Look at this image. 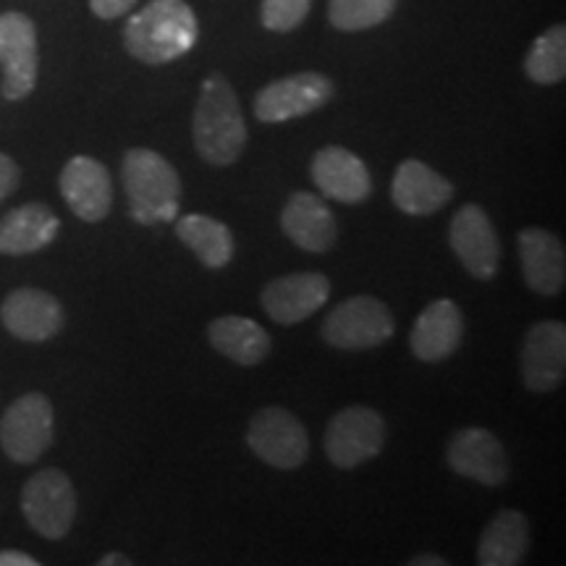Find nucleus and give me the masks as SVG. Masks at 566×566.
Masks as SVG:
<instances>
[{"label": "nucleus", "instance_id": "nucleus-6", "mask_svg": "<svg viewBox=\"0 0 566 566\" xmlns=\"http://www.w3.org/2000/svg\"><path fill=\"white\" fill-rule=\"evenodd\" d=\"M53 405L45 394H24L0 417V449L17 464H34L53 443Z\"/></svg>", "mask_w": 566, "mask_h": 566}, {"label": "nucleus", "instance_id": "nucleus-13", "mask_svg": "<svg viewBox=\"0 0 566 566\" xmlns=\"http://www.w3.org/2000/svg\"><path fill=\"white\" fill-rule=\"evenodd\" d=\"M0 321L13 338L27 344H42L59 336L66 323L61 302L42 289L21 286L0 304Z\"/></svg>", "mask_w": 566, "mask_h": 566}, {"label": "nucleus", "instance_id": "nucleus-27", "mask_svg": "<svg viewBox=\"0 0 566 566\" xmlns=\"http://www.w3.org/2000/svg\"><path fill=\"white\" fill-rule=\"evenodd\" d=\"M399 0H331L328 21L338 32H365L394 17Z\"/></svg>", "mask_w": 566, "mask_h": 566}, {"label": "nucleus", "instance_id": "nucleus-18", "mask_svg": "<svg viewBox=\"0 0 566 566\" xmlns=\"http://www.w3.org/2000/svg\"><path fill=\"white\" fill-rule=\"evenodd\" d=\"M281 229L300 250L323 254L334 250L338 239V223L334 210L321 195L294 192L281 210Z\"/></svg>", "mask_w": 566, "mask_h": 566}, {"label": "nucleus", "instance_id": "nucleus-3", "mask_svg": "<svg viewBox=\"0 0 566 566\" xmlns=\"http://www.w3.org/2000/svg\"><path fill=\"white\" fill-rule=\"evenodd\" d=\"M122 181L132 221L158 226L179 218L181 179L160 153L134 147L124 155Z\"/></svg>", "mask_w": 566, "mask_h": 566}, {"label": "nucleus", "instance_id": "nucleus-20", "mask_svg": "<svg viewBox=\"0 0 566 566\" xmlns=\"http://www.w3.org/2000/svg\"><path fill=\"white\" fill-rule=\"evenodd\" d=\"M520 260L525 283L535 294L558 296L564 292L566 283V252L564 242L554 231L530 229L520 231Z\"/></svg>", "mask_w": 566, "mask_h": 566}, {"label": "nucleus", "instance_id": "nucleus-8", "mask_svg": "<svg viewBox=\"0 0 566 566\" xmlns=\"http://www.w3.org/2000/svg\"><path fill=\"white\" fill-rule=\"evenodd\" d=\"M334 92V82L321 71H300L260 90L254 95V116L263 124L294 122L328 105Z\"/></svg>", "mask_w": 566, "mask_h": 566}, {"label": "nucleus", "instance_id": "nucleus-5", "mask_svg": "<svg viewBox=\"0 0 566 566\" xmlns=\"http://www.w3.org/2000/svg\"><path fill=\"white\" fill-rule=\"evenodd\" d=\"M21 512L34 533L48 541H61L69 535L76 516L74 483L63 470L48 467L21 488Z\"/></svg>", "mask_w": 566, "mask_h": 566}, {"label": "nucleus", "instance_id": "nucleus-31", "mask_svg": "<svg viewBox=\"0 0 566 566\" xmlns=\"http://www.w3.org/2000/svg\"><path fill=\"white\" fill-rule=\"evenodd\" d=\"M40 562L24 551H0V566H38Z\"/></svg>", "mask_w": 566, "mask_h": 566}, {"label": "nucleus", "instance_id": "nucleus-16", "mask_svg": "<svg viewBox=\"0 0 566 566\" xmlns=\"http://www.w3.org/2000/svg\"><path fill=\"white\" fill-rule=\"evenodd\" d=\"M310 176L325 200L359 205L373 192L370 171L363 158L338 145H328L313 155Z\"/></svg>", "mask_w": 566, "mask_h": 566}, {"label": "nucleus", "instance_id": "nucleus-25", "mask_svg": "<svg viewBox=\"0 0 566 566\" xmlns=\"http://www.w3.org/2000/svg\"><path fill=\"white\" fill-rule=\"evenodd\" d=\"M176 237L197 254V260L205 268H212V271H221L229 265L233 252H237V242H233L229 226L210 216H200V212L181 216L176 221Z\"/></svg>", "mask_w": 566, "mask_h": 566}, {"label": "nucleus", "instance_id": "nucleus-21", "mask_svg": "<svg viewBox=\"0 0 566 566\" xmlns=\"http://www.w3.org/2000/svg\"><path fill=\"white\" fill-rule=\"evenodd\" d=\"M464 315L451 300H436L422 310L409 334V349L420 363H443L462 346Z\"/></svg>", "mask_w": 566, "mask_h": 566}, {"label": "nucleus", "instance_id": "nucleus-4", "mask_svg": "<svg viewBox=\"0 0 566 566\" xmlns=\"http://www.w3.org/2000/svg\"><path fill=\"white\" fill-rule=\"evenodd\" d=\"M394 331L396 325L388 304L363 294L336 304L325 315L321 334L325 344H331L334 349L365 352L384 346L394 336Z\"/></svg>", "mask_w": 566, "mask_h": 566}, {"label": "nucleus", "instance_id": "nucleus-19", "mask_svg": "<svg viewBox=\"0 0 566 566\" xmlns=\"http://www.w3.org/2000/svg\"><path fill=\"white\" fill-rule=\"evenodd\" d=\"M454 197V184L430 168L428 163L409 158L396 168L391 200L396 208L412 218H428L441 212Z\"/></svg>", "mask_w": 566, "mask_h": 566}, {"label": "nucleus", "instance_id": "nucleus-30", "mask_svg": "<svg viewBox=\"0 0 566 566\" xmlns=\"http://www.w3.org/2000/svg\"><path fill=\"white\" fill-rule=\"evenodd\" d=\"M137 0H90V9L97 19H118L129 13Z\"/></svg>", "mask_w": 566, "mask_h": 566}, {"label": "nucleus", "instance_id": "nucleus-26", "mask_svg": "<svg viewBox=\"0 0 566 566\" xmlns=\"http://www.w3.org/2000/svg\"><path fill=\"white\" fill-rule=\"evenodd\" d=\"M525 74L530 82L551 84L564 82L566 76V27L554 24L537 38L525 55Z\"/></svg>", "mask_w": 566, "mask_h": 566}, {"label": "nucleus", "instance_id": "nucleus-24", "mask_svg": "<svg viewBox=\"0 0 566 566\" xmlns=\"http://www.w3.org/2000/svg\"><path fill=\"white\" fill-rule=\"evenodd\" d=\"M530 551V522L516 509H504L488 522L478 543L480 566H516Z\"/></svg>", "mask_w": 566, "mask_h": 566}, {"label": "nucleus", "instance_id": "nucleus-23", "mask_svg": "<svg viewBox=\"0 0 566 566\" xmlns=\"http://www.w3.org/2000/svg\"><path fill=\"white\" fill-rule=\"evenodd\" d=\"M208 338L212 349L221 352L231 363L242 367H254L271 354V334L252 317L223 315L208 325Z\"/></svg>", "mask_w": 566, "mask_h": 566}, {"label": "nucleus", "instance_id": "nucleus-33", "mask_svg": "<svg viewBox=\"0 0 566 566\" xmlns=\"http://www.w3.org/2000/svg\"><path fill=\"white\" fill-rule=\"evenodd\" d=\"M132 558L124 556V554H105L101 558V566H129Z\"/></svg>", "mask_w": 566, "mask_h": 566}, {"label": "nucleus", "instance_id": "nucleus-14", "mask_svg": "<svg viewBox=\"0 0 566 566\" xmlns=\"http://www.w3.org/2000/svg\"><path fill=\"white\" fill-rule=\"evenodd\" d=\"M566 378V325L541 321L522 344V380L533 394H551Z\"/></svg>", "mask_w": 566, "mask_h": 566}, {"label": "nucleus", "instance_id": "nucleus-12", "mask_svg": "<svg viewBox=\"0 0 566 566\" xmlns=\"http://www.w3.org/2000/svg\"><path fill=\"white\" fill-rule=\"evenodd\" d=\"M446 462L457 475L478 480L485 488H499L509 480V454L504 443L485 428H462L446 446Z\"/></svg>", "mask_w": 566, "mask_h": 566}, {"label": "nucleus", "instance_id": "nucleus-2", "mask_svg": "<svg viewBox=\"0 0 566 566\" xmlns=\"http://www.w3.org/2000/svg\"><path fill=\"white\" fill-rule=\"evenodd\" d=\"M192 137L200 158L210 166H233L247 147V124L239 97L223 74L212 71L202 82L195 108Z\"/></svg>", "mask_w": 566, "mask_h": 566}, {"label": "nucleus", "instance_id": "nucleus-11", "mask_svg": "<svg viewBox=\"0 0 566 566\" xmlns=\"http://www.w3.org/2000/svg\"><path fill=\"white\" fill-rule=\"evenodd\" d=\"M449 244L472 279H495L501 265V242L491 216L480 205L467 202L454 212L449 226Z\"/></svg>", "mask_w": 566, "mask_h": 566}, {"label": "nucleus", "instance_id": "nucleus-32", "mask_svg": "<svg viewBox=\"0 0 566 566\" xmlns=\"http://www.w3.org/2000/svg\"><path fill=\"white\" fill-rule=\"evenodd\" d=\"M443 556H436V554H422V556H415L412 558V566H446Z\"/></svg>", "mask_w": 566, "mask_h": 566}, {"label": "nucleus", "instance_id": "nucleus-22", "mask_svg": "<svg viewBox=\"0 0 566 566\" xmlns=\"http://www.w3.org/2000/svg\"><path fill=\"white\" fill-rule=\"evenodd\" d=\"M59 231V216L48 205H19L0 221V254L21 258V254L40 252L55 242Z\"/></svg>", "mask_w": 566, "mask_h": 566}, {"label": "nucleus", "instance_id": "nucleus-29", "mask_svg": "<svg viewBox=\"0 0 566 566\" xmlns=\"http://www.w3.org/2000/svg\"><path fill=\"white\" fill-rule=\"evenodd\" d=\"M21 181V171L17 166V160L11 155L0 153V205H3L9 197L19 189Z\"/></svg>", "mask_w": 566, "mask_h": 566}, {"label": "nucleus", "instance_id": "nucleus-15", "mask_svg": "<svg viewBox=\"0 0 566 566\" xmlns=\"http://www.w3.org/2000/svg\"><path fill=\"white\" fill-rule=\"evenodd\" d=\"M59 187L71 212L84 223H101L111 212V171L101 160L90 158V155H74V158L63 166Z\"/></svg>", "mask_w": 566, "mask_h": 566}, {"label": "nucleus", "instance_id": "nucleus-28", "mask_svg": "<svg viewBox=\"0 0 566 566\" xmlns=\"http://www.w3.org/2000/svg\"><path fill=\"white\" fill-rule=\"evenodd\" d=\"M313 0H263L260 21L271 32H294L307 19Z\"/></svg>", "mask_w": 566, "mask_h": 566}, {"label": "nucleus", "instance_id": "nucleus-1", "mask_svg": "<svg viewBox=\"0 0 566 566\" xmlns=\"http://www.w3.org/2000/svg\"><path fill=\"white\" fill-rule=\"evenodd\" d=\"M200 40V24L187 0H150L126 21V53L147 66L179 61Z\"/></svg>", "mask_w": 566, "mask_h": 566}, {"label": "nucleus", "instance_id": "nucleus-10", "mask_svg": "<svg viewBox=\"0 0 566 566\" xmlns=\"http://www.w3.org/2000/svg\"><path fill=\"white\" fill-rule=\"evenodd\" d=\"M0 69L6 101H24L38 87V27L27 13H0Z\"/></svg>", "mask_w": 566, "mask_h": 566}, {"label": "nucleus", "instance_id": "nucleus-9", "mask_svg": "<svg viewBox=\"0 0 566 566\" xmlns=\"http://www.w3.org/2000/svg\"><path fill=\"white\" fill-rule=\"evenodd\" d=\"M247 443L268 467L292 472L310 457V438L304 424L283 407H265L252 417Z\"/></svg>", "mask_w": 566, "mask_h": 566}, {"label": "nucleus", "instance_id": "nucleus-7", "mask_svg": "<svg viewBox=\"0 0 566 566\" xmlns=\"http://www.w3.org/2000/svg\"><path fill=\"white\" fill-rule=\"evenodd\" d=\"M386 443V420L370 407H346L334 415L323 438L325 457L338 470H354V467L370 462L384 451Z\"/></svg>", "mask_w": 566, "mask_h": 566}, {"label": "nucleus", "instance_id": "nucleus-17", "mask_svg": "<svg viewBox=\"0 0 566 566\" xmlns=\"http://www.w3.org/2000/svg\"><path fill=\"white\" fill-rule=\"evenodd\" d=\"M328 296L331 281L323 273H289L263 289V307L279 325H296L313 317Z\"/></svg>", "mask_w": 566, "mask_h": 566}]
</instances>
